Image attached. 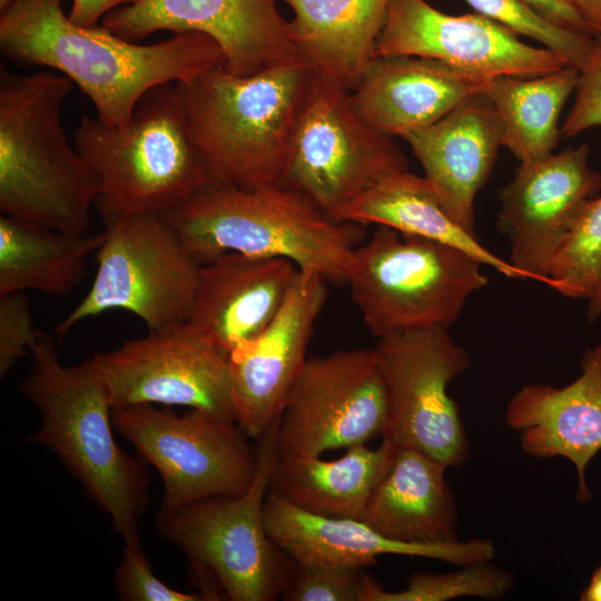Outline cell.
Masks as SVG:
<instances>
[{
  "instance_id": "33",
  "label": "cell",
  "mask_w": 601,
  "mask_h": 601,
  "mask_svg": "<svg viewBox=\"0 0 601 601\" xmlns=\"http://www.w3.org/2000/svg\"><path fill=\"white\" fill-rule=\"evenodd\" d=\"M363 569L297 563L285 588V601H362Z\"/></svg>"
},
{
  "instance_id": "6",
  "label": "cell",
  "mask_w": 601,
  "mask_h": 601,
  "mask_svg": "<svg viewBox=\"0 0 601 601\" xmlns=\"http://www.w3.org/2000/svg\"><path fill=\"white\" fill-rule=\"evenodd\" d=\"M73 138L98 180L95 205L102 221L164 215L215 184L189 132L175 82L148 89L124 124L83 115Z\"/></svg>"
},
{
  "instance_id": "5",
  "label": "cell",
  "mask_w": 601,
  "mask_h": 601,
  "mask_svg": "<svg viewBox=\"0 0 601 601\" xmlns=\"http://www.w3.org/2000/svg\"><path fill=\"white\" fill-rule=\"evenodd\" d=\"M311 69L299 58L249 76L223 67L175 82L189 132L215 184H278Z\"/></svg>"
},
{
  "instance_id": "40",
  "label": "cell",
  "mask_w": 601,
  "mask_h": 601,
  "mask_svg": "<svg viewBox=\"0 0 601 601\" xmlns=\"http://www.w3.org/2000/svg\"><path fill=\"white\" fill-rule=\"evenodd\" d=\"M581 601H601V564L594 570L588 585L580 594Z\"/></svg>"
},
{
  "instance_id": "18",
  "label": "cell",
  "mask_w": 601,
  "mask_h": 601,
  "mask_svg": "<svg viewBox=\"0 0 601 601\" xmlns=\"http://www.w3.org/2000/svg\"><path fill=\"white\" fill-rule=\"evenodd\" d=\"M327 280L298 272L275 318L228 353L237 424L258 439L279 418L307 357L314 325L327 299Z\"/></svg>"
},
{
  "instance_id": "34",
  "label": "cell",
  "mask_w": 601,
  "mask_h": 601,
  "mask_svg": "<svg viewBox=\"0 0 601 601\" xmlns=\"http://www.w3.org/2000/svg\"><path fill=\"white\" fill-rule=\"evenodd\" d=\"M114 582L124 601H209L201 592H183L161 582L141 546L125 545Z\"/></svg>"
},
{
  "instance_id": "38",
  "label": "cell",
  "mask_w": 601,
  "mask_h": 601,
  "mask_svg": "<svg viewBox=\"0 0 601 601\" xmlns=\"http://www.w3.org/2000/svg\"><path fill=\"white\" fill-rule=\"evenodd\" d=\"M137 0H72L69 19L83 27H95L111 10Z\"/></svg>"
},
{
  "instance_id": "26",
  "label": "cell",
  "mask_w": 601,
  "mask_h": 601,
  "mask_svg": "<svg viewBox=\"0 0 601 601\" xmlns=\"http://www.w3.org/2000/svg\"><path fill=\"white\" fill-rule=\"evenodd\" d=\"M395 450L396 444L383 436L378 447L357 444L336 460L278 456L268 492L313 514L361 520Z\"/></svg>"
},
{
  "instance_id": "27",
  "label": "cell",
  "mask_w": 601,
  "mask_h": 601,
  "mask_svg": "<svg viewBox=\"0 0 601 601\" xmlns=\"http://www.w3.org/2000/svg\"><path fill=\"white\" fill-rule=\"evenodd\" d=\"M339 221L387 226L461 249L482 265L515 279L525 275L500 258L466 231L443 208L434 188L423 176L408 170L387 177L353 201Z\"/></svg>"
},
{
  "instance_id": "29",
  "label": "cell",
  "mask_w": 601,
  "mask_h": 601,
  "mask_svg": "<svg viewBox=\"0 0 601 601\" xmlns=\"http://www.w3.org/2000/svg\"><path fill=\"white\" fill-rule=\"evenodd\" d=\"M579 70L565 66L536 77L502 76L491 79L484 93L502 125L503 146L520 162H534L554 154L562 134L560 116L574 95Z\"/></svg>"
},
{
  "instance_id": "24",
  "label": "cell",
  "mask_w": 601,
  "mask_h": 601,
  "mask_svg": "<svg viewBox=\"0 0 601 601\" xmlns=\"http://www.w3.org/2000/svg\"><path fill=\"white\" fill-rule=\"evenodd\" d=\"M446 469L414 447L396 445L361 520L384 536L406 543L456 541L457 509Z\"/></svg>"
},
{
  "instance_id": "31",
  "label": "cell",
  "mask_w": 601,
  "mask_h": 601,
  "mask_svg": "<svg viewBox=\"0 0 601 601\" xmlns=\"http://www.w3.org/2000/svg\"><path fill=\"white\" fill-rule=\"evenodd\" d=\"M601 282V196L591 199L559 246L549 286L564 297L590 299Z\"/></svg>"
},
{
  "instance_id": "25",
  "label": "cell",
  "mask_w": 601,
  "mask_h": 601,
  "mask_svg": "<svg viewBox=\"0 0 601 601\" xmlns=\"http://www.w3.org/2000/svg\"><path fill=\"white\" fill-rule=\"evenodd\" d=\"M298 58L352 90L374 57L392 0H282Z\"/></svg>"
},
{
  "instance_id": "36",
  "label": "cell",
  "mask_w": 601,
  "mask_h": 601,
  "mask_svg": "<svg viewBox=\"0 0 601 601\" xmlns=\"http://www.w3.org/2000/svg\"><path fill=\"white\" fill-rule=\"evenodd\" d=\"M40 329L35 328L29 299L24 292L0 296V376L29 355Z\"/></svg>"
},
{
  "instance_id": "15",
  "label": "cell",
  "mask_w": 601,
  "mask_h": 601,
  "mask_svg": "<svg viewBox=\"0 0 601 601\" xmlns=\"http://www.w3.org/2000/svg\"><path fill=\"white\" fill-rule=\"evenodd\" d=\"M417 56L440 60L481 80L536 77L568 65L480 14H449L426 0H392L374 57Z\"/></svg>"
},
{
  "instance_id": "11",
  "label": "cell",
  "mask_w": 601,
  "mask_h": 601,
  "mask_svg": "<svg viewBox=\"0 0 601 601\" xmlns=\"http://www.w3.org/2000/svg\"><path fill=\"white\" fill-rule=\"evenodd\" d=\"M111 420L137 456L158 471L160 510L240 495L256 475V449L235 421L196 408L177 415L152 404L114 407Z\"/></svg>"
},
{
  "instance_id": "39",
  "label": "cell",
  "mask_w": 601,
  "mask_h": 601,
  "mask_svg": "<svg viewBox=\"0 0 601 601\" xmlns=\"http://www.w3.org/2000/svg\"><path fill=\"white\" fill-rule=\"evenodd\" d=\"M587 21L594 36L601 35V0H565Z\"/></svg>"
},
{
  "instance_id": "19",
  "label": "cell",
  "mask_w": 601,
  "mask_h": 601,
  "mask_svg": "<svg viewBox=\"0 0 601 601\" xmlns=\"http://www.w3.org/2000/svg\"><path fill=\"white\" fill-rule=\"evenodd\" d=\"M505 423L532 456H561L578 475L577 500L588 502L587 467L601 451V345L588 348L581 374L563 387L528 384L509 401Z\"/></svg>"
},
{
  "instance_id": "14",
  "label": "cell",
  "mask_w": 601,
  "mask_h": 601,
  "mask_svg": "<svg viewBox=\"0 0 601 601\" xmlns=\"http://www.w3.org/2000/svg\"><path fill=\"white\" fill-rule=\"evenodd\" d=\"M90 358L112 408L179 405L236 422L228 353L189 322L149 331Z\"/></svg>"
},
{
  "instance_id": "9",
  "label": "cell",
  "mask_w": 601,
  "mask_h": 601,
  "mask_svg": "<svg viewBox=\"0 0 601 601\" xmlns=\"http://www.w3.org/2000/svg\"><path fill=\"white\" fill-rule=\"evenodd\" d=\"M407 168L394 139L357 114L351 90L334 77L311 69L278 184L339 221L358 197Z\"/></svg>"
},
{
  "instance_id": "4",
  "label": "cell",
  "mask_w": 601,
  "mask_h": 601,
  "mask_svg": "<svg viewBox=\"0 0 601 601\" xmlns=\"http://www.w3.org/2000/svg\"><path fill=\"white\" fill-rule=\"evenodd\" d=\"M162 216L200 265L227 253L277 257L341 283L348 280L363 236V225L335 221L279 184H210Z\"/></svg>"
},
{
  "instance_id": "3",
  "label": "cell",
  "mask_w": 601,
  "mask_h": 601,
  "mask_svg": "<svg viewBox=\"0 0 601 601\" xmlns=\"http://www.w3.org/2000/svg\"><path fill=\"white\" fill-rule=\"evenodd\" d=\"M72 85L59 72L17 75L0 65V210L80 236L99 187L62 126Z\"/></svg>"
},
{
  "instance_id": "35",
  "label": "cell",
  "mask_w": 601,
  "mask_h": 601,
  "mask_svg": "<svg viewBox=\"0 0 601 601\" xmlns=\"http://www.w3.org/2000/svg\"><path fill=\"white\" fill-rule=\"evenodd\" d=\"M579 77L569 115L561 125L562 138H572L601 126V35L594 41Z\"/></svg>"
},
{
  "instance_id": "21",
  "label": "cell",
  "mask_w": 601,
  "mask_h": 601,
  "mask_svg": "<svg viewBox=\"0 0 601 601\" xmlns=\"http://www.w3.org/2000/svg\"><path fill=\"white\" fill-rule=\"evenodd\" d=\"M403 139L446 213L475 234V197L503 146L500 118L484 91L471 95L436 122Z\"/></svg>"
},
{
  "instance_id": "8",
  "label": "cell",
  "mask_w": 601,
  "mask_h": 601,
  "mask_svg": "<svg viewBox=\"0 0 601 601\" xmlns=\"http://www.w3.org/2000/svg\"><path fill=\"white\" fill-rule=\"evenodd\" d=\"M465 252L380 225L354 252L346 284L368 331L392 333L449 327L467 298L489 284Z\"/></svg>"
},
{
  "instance_id": "37",
  "label": "cell",
  "mask_w": 601,
  "mask_h": 601,
  "mask_svg": "<svg viewBox=\"0 0 601 601\" xmlns=\"http://www.w3.org/2000/svg\"><path fill=\"white\" fill-rule=\"evenodd\" d=\"M523 1L562 27L594 36L583 17L565 0Z\"/></svg>"
},
{
  "instance_id": "13",
  "label": "cell",
  "mask_w": 601,
  "mask_h": 601,
  "mask_svg": "<svg viewBox=\"0 0 601 601\" xmlns=\"http://www.w3.org/2000/svg\"><path fill=\"white\" fill-rule=\"evenodd\" d=\"M388 425L375 349L336 351L306 359L279 416L277 454L321 456L383 437Z\"/></svg>"
},
{
  "instance_id": "20",
  "label": "cell",
  "mask_w": 601,
  "mask_h": 601,
  "mask_svg": "<svg viewBox=\"0 0 601 601\" xmlns=\"http://www.w3.org/2000/svg\"><path fill=\"white\" fill-rule=\"evenodd\" d=\"M264 522L269 536L297 563L364 569L383 554L420 556L455 565L490 562L495 546L486 539L415 544L384 536L357 519L328 518L267 493Z\"/></svg>"
},
{
  "instance_id": "16",
  "label": "cell",
  "mask_w": 601,
  "mask_h": 601,
  "mask_svg": "<svg viewBox=\"0 0 601 601\" xmlns=\"http://www.w3.org/2000/svg\"><path fill=\"white\" fill-rule=\"evenodd\" d=\"M601 190L585 142L534 162H520L501 189L497 228L511 245L510 263L526 278L549 285V270L564 237Z\"/></svg>"
},
{
  "instance_id": "30",
  "label": "cell",
  "mask_w": 601,
  "mask_h": 601,
  "mask_svg": "<svg viewBox=\"0 0 601 601\" xmlns=\"http://www.w3.org/2000/svg\"><path fill=\"white\" fill-rule=\"evenodd\" d=\"M513 587L509 571L483 562L447 573H413L401 591H386L366 577L362 601H446L465 597L497 600Z\"/></svg>"
},
{
  "instance_id": "1",
  "label": "cell",
  "mask_w": 601,
  "mask_h": 601,
  "mask_svg": "<svg viewBox=\"0 0 601 601\" xmlns=\"http://www.w3.org/2000/svg\"><path fill=\"white\" fill-rule=\"evenodd\" d=\"M0 51L16 65L47 67L68 77L108 125L126 122L148 89L225 65L220 47L205 33L176 32L139 45L102 26L72 22L61 0H13L0 12Z\"/></svg>"
},
{
  "instance_id": "23",
  "label": "cell",
  "mask_w": 601,
  "mask_h": 601,
  "mask_svg": "<svg viewBox=\"0 0 601 601\" xmlns=\"http://www.w3.org/2000/svg\"><path fill=\"white\" fill-rule=\"evenodd\" d=\"M298 272L285 258L224 254L200 265L188 322L229 353L275 318Z\"/></svg>"
},
{
  "instance_id": "42",
  "label": "cell",
  "mask_w": 601,
  "mask_h": 601,
  "mask_svg": "<svg viewBox=\"0 0 601 601\" xmlns=\"http://www.w3.org/2000/svg\"><path fill=\"white\" fill-rule=\"evenodd\" d=\"M13 0H0V12L7 9Z\"/></svg>"
},
{
  "instance_id": "17",
  "label": "cell",
  "mask_w": 601,
  "mask_h": 601,
  "mask_svg": "<svg viewBox=\"0 0 601 601\" xmlns=\"http://www.w3.org/2000/svg\"><path fill=\"white\" fill-rule=\"evenodd\" d=\"M101 26L134 42L161 30L205 33L236 76L298 59L277 0H137L108 12Z\"/></svg>"
},
{
  "instance_id": "28",
  "label": "cell",
  "mask_w": 601,
  "mask_h": 601,
  "mask_svg": "<svg viewBox=\"0 0 601 601\" xmlns=\"http://www.w3.org/2000/svg\"><path fill=\"white\" fill-rule=\"evenodd\" d=\"M105 233L80 236L1 215L0 296L26 290L65 296L87 275Z\"/></svg>"
},
{
  "instance_id": "2",
  "label": "cell",
  "mask_w": 601,
  "mask_h": 601,
  "mask_svg": "<svg viewBox=\"0 0 601 601\" xmlns=\"http://www.w3.org/2000/svg\"><path fill=\"white\" fill-rule=\"evenodd\" d=\"M21 394L40 426L27 441L50 450L111 520L125 545L141 546L138 520L150 504L146 464L112 434V405L91 358L66 366L55 339L40 331L29 352Z\"/></svg>"
},
{
  "instance_id": "41",
  "label": "cell",
  "mask_w": 601,
  "mask_h": 601,
  "mask_svg": "<svg viewBox=\"0 0 601 601\" xmlns=\"http://www.w3.org/2000/svg\"><path fill=\"white\" fill-rule=\"evenodd\" d=\"M587 315L590 322H594L601 315V282L591 298L589 299Z\"/></svg>"
},
{
  "instance_id": "12",
  "label": "cell",
  "mask_w": 601,
  "mask_h": 601,
  "mask_svg": "<svg viewBox=\"0 0 601 601\" xmlns=\"http://www.w3.org/2000/svg\"><path fill=\"white\" fill-rule=\"evenodd\" d=\"M374 349L390 407L384 436L447 467L465 463L466 432L447 386L470 367L466 351L439 326L388 334Z\"/></svg>"
},
{
  "instance_id": "7",
  "label": "cell",
  "mask_w": 601,
  "mask_h": 601,
  "mask_svg": "<svg viewBox=\"0 0 601 601\" xmlns=\"http://www.w3.org/2000/svg\"><path fill=\"white\" fill-rule=\"evenodd\" d=\"M279 418L257 440V471L237 496H209L160 510L157 531L187 555L194 578L209 601H275L297 562L268 534L264 503L278 459Z\"/></svg>"
},
{
  "instance_id": "22",
  "label": "cell",
  "mask_w": 601,
  "mask_h": 601,
  "mask_svg": "<svg viewBox=\"0 0 601 601\" xmlns=\"http://www.w3.org/2000/svg\"><path fill=\"white\" fill-rule=\"evenodd\" d=\"M487 82L432 58L380 56L366 65L351 97L367 125L403 139L484 91Z\"/></svg>"
},
{
  "instance_id": "32",
  "label": "cell",
  "mask_w": 601,
  "mask_h": 601,
  "mask_svg": "<svg viewBox=\"0 0 601 601\" xmlns=\"http://www.w3.org/2000/svg\"><path fill=\"white\" fill-rule=\"evenodd\" d=\"M480 13L519 36L536 40L568 65L579 69L588 58L594 36L562 27L523 0H464Z\"/></svg>"
},
{
  "instance_id": "10",
  "label": "cell",
  "mask_w": 601,
  "mask_h": 601,
  "mask_svg": "<svg viewBox=\"0 0 601 601\" xmlns=\"http://www.w3.org/2000/svg\"><path fill=\"white\" fill-rule=\"evenodd\" d=\"M96 252L95 280L81 302L57 325L63 339L79 322L111 309L130 312L149 331L188 322L200 264L159 214L112 218Z\"/></svg>"
}]
</instances>
